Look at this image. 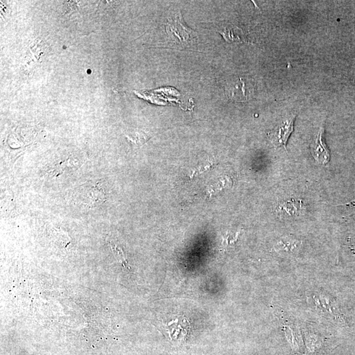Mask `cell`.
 Here are the masks:
<instances>
[{"label":"cell","mask_w":355,"mask_h":355,"mask_svg":"<svg viewBox=\"0 0 355 355\" xmlns=\"http://www.w3.org/2000/svg\"><path fill=\"white\" fill-rule=\"evenodd\" d=\"M337 207H346L350 208L351 209H355V200L350 202V203L344 204V205H338Z\"/></svg>","instance_id":"9c48e42d"},{"label":"cell","mask_w":355,"mask_h":355,"mask_svg":"<svg viewBox=\"0 0 355 355\" xmlns=\"http://www.w3.org/2000/svg\"><path fill=\"white\" fill-rule=\"evenodd\" d=\"M166 31L172 42L182 47L190 46L198 39L197 34L186 25L180 13L168 18Z\"/></svg>","instance_id":"6da1fadb"},{"label":"cell","mask_w":355,"mask_h":355,"mask_svg":"<svg viewBox=\"0 0 355 355\" xmlns=\"http://www.w3.org/2000/svg\"><path fill=\"white\" fill-rule=\"evenodd\" d=\"M297 114H287L277 121L276 126L268 134L270 142L276 148L282 147L287 150L286 145L289 137L294 129V122Z\"/></svg>","instance_id":"7a4b0ae2"},{"label":"cell","mask_w":355,"mask_h":355,"mask_svg":"<svg viewBox=\"0 0 355 355\" xmlns=\"http://www.w3.org/2000/svg\"><path fill=\"white\" fill-rule=\"evenodd\" d=\"M324 129H319L314 142L311 145V153L313 158L320 164H326L330 160V152L323 138Z\"/></svg>","instance_id":"3957f363"},{"label":"cell","mask_w":355,"mask_h":355,"mask_svg":"<svg viewBox=\"0 0 355 355\" xmlns=\"http://www.w3.org/2000/svg\"><path fill=\"white\" fill-rule=\"evenodd\" d=\"M113 250L118 254L119 261H120L121 263H122V265H124V267H126L127 262L126 261V259H125L124 255L122 250H121L120 248L117 247H115L114 249L113 248Z\"/></svg>","instance_id":"ba28073f"},{"label":"cell","mask_w":355,"mask_h":355,"mask_svg":"<svg viewBox=\"0 0 355 355\" xmlns=\"http://www.w3.org/2000/svg\"><path fill=\"white\" fill-rule=\"evenodd\" d=\"M133 137L128 136V139L130 142L134 143L138 146H142L144 144H146L149 140V139L151 138L149 134H146V132L140 131V132H135L134 135H132Z\"/></svg>","instance_id":"52a82bcc"},{"label":"cell","mask_w":355,"mask_h":355,"mask_svg":"<svg viewBox=\"0 0 355 355\" xmlns=\"http://www.w3.org/2000/svg\"><path fill=\"white\" fill-rule=\"evenodd\" d=\"M352 249L354 250V251H355V243L352 244Z\"/></svg>","instance_id":"30bf717a"},{"label":"cell","mask_w":355,"mask_h":355,"mask_svg":"<svg viewBox=\"0 0 355 355\" xmlns=\"http://www.w3.org/2000/svg\"><path fill=\"white\" fill-rule=\"evenodd\" d=\"M164 326L166 327V330L169 332L170 336H173L174 333H176L177 336L182 334L184 337H186L189 331L190 324L186 317L180 316H178L174 320L166 323Z\"/></svg>","instance_id":"277c9868"},{"label":"cell","mask_w":355,"mask_h":355,"mask_svg":"<svg viewBox=\"0 0 355 355\" xmlns=\"http://www.w3.org/2000/svg\"><path fill=\"white\" fill-rule=\"evenodd\" d=\"M300 243L298 241L290 239H283L276 245L277 251H283L287 253H294Z\"/></svg>","instance_id":"8992f818"},{"label":"cell","mask_w":355,"mask_h":355,"mask_svg":"<svg viewBox=\"0 0 355 355\" xmlns=\"http://www.w3.org/2000/svg\"><path fill=\"white\" fill-rule=\"evenodd\" d=\"M223 36L224 39L229 42H245V35L243 31L239 28L234 25H228L223 29V31L220 32Z\"/></svg>","instance_id":"5b68a950"}]
</instances>
